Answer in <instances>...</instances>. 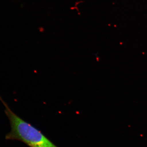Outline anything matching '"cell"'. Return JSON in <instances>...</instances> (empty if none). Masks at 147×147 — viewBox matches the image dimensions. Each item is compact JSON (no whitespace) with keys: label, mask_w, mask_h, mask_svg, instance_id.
Returning <instances> with one entry per match:
<instances>
[{"label":"cell","mask_w":147,"mask_h":147,"mask_svg":"<svg viewBox=\"0 0 147 147\" xmlns=\"http://www.w3.org/2000/svg\"><path fill=\"white\" fill-rule=\"evenodd\" d=\"M0 100L10 125V131L5 135L6 140L20 141L29 147H59L38 129L15 114L1 96Z\"/></svg>","instance_id":"6da1fadb"}]
</instances>
